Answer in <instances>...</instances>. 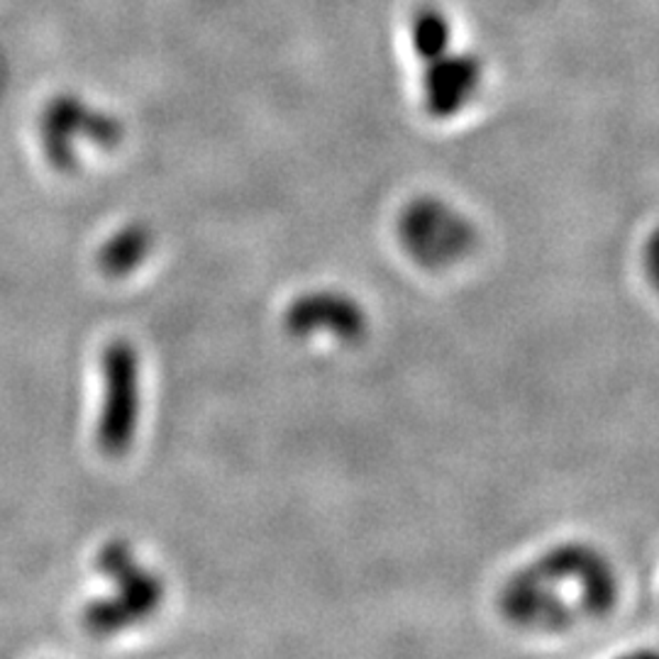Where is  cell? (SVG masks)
Instances as JSON below:
<instances>
[{"label":"cell","mask_w":659,"mask_h":659,"mask_svg":"<svg viewBox=\"0 0 659 659\" xmlns=\"http://www.w3.org/2000/svg\"><path fill=\"white\" fill-rule=\"evenodd\" d=\"M479 64L474 60H452L442 66L435 78V110L450 112L457 110L467 100L476 84H479Z\"/></svg>","instance_id":"cell-5"},{"label":"cell","mask_w":659,"mask_h":659,"mask_svg":"<svg viewBox=\"0 0 659 659\" xmlns=\"http://www.w3.org/2000/svg\"><path fill=\"white\" fill-rule=\"evenodd\" d=\"M403 242L423 264H445L460 259L472 245V230L460 215L442 203H418L401 223Z\"/></svg>","instance_id":"cell-3"},{"label":"cell","mask_w":659,"mask_h":659,"mask_svg":"<svg viewBox=\"0 0 659 659\" xmlns=\"http://www.w3.org/2000/svg\"><path fill=\"white\" fill-rule=\"evenodd\" d=\"M647 271H650L655 289L659 291V233L652 237V242L647 245Z\"/></svg>","instance_id":"cell-7"},{"label":"cell","mask_w":659,"mask_h":659,"mask_svg":"<svg viewBox=\"0 0 659 659\" xmlns=\"http://www.w3.org/2000/svg\"><path fill=\"white\" fill-rule=\"evenodd\" d=\"M106 401L98 420V445L110 457L128 452L140 415L138 355L128 343L108 345L104 355Z\"/></svg>","instance_id":"cell-2"},{"label":"cell","mask_w":659,"mask_h":659,"mask_svg":"<svg viewBox=\"0 0 659 659\" xmlns=\"http://www.w3.org/2000/svg\"><path fill=\"white\" fill-rule=\"evenodd\" d=\"M147 233L140 230V227H130V230L120 233L116 240H110L104 249V257H100V264L108 271H116V274H122L128 271L134 261H140L147 252Z\"/></svg>","instance_id":"cell-6"},{"label":"cell","mask_w":659,"mask_h":659,"mask_svg":"<svg viewBox=\"0 0 659 659\" xmlns=\"http://www.w3.org/2000/svg\"><path fill=\"white\" fill-rule=\"evenodd\" d=\"M100 570L112 579L116 594L108 601H100V604H90L84 611V623L90 633L108 635L128 628L130 623L150 616L159 606V601H162V582L142 570L125 544L106 548V552L100 554Z\"/></svg>","instance_id":"cell-1"},{"label":"cell","mask_w":659,"mask_h":659,"mask_svg":"<svg viewBox=\"0 0 659 659\" xmlns=\"http://www.w3.org/2000/svg\"><path fill=\"white\" fill-rule=\"evenodd\" d=\"M289 327L295 335L333 333L339 339H355L365 333V313L339 293H313L293 305Z\"/></svg>","instance_id":"cell-4"}]
</instances>
